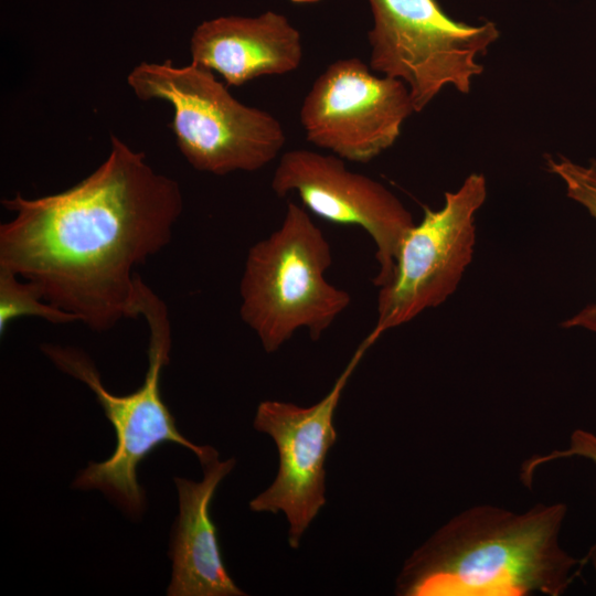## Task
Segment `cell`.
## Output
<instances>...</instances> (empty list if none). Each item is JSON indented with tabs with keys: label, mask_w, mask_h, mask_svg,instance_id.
Listing matches in <instances>:
<instances>
[{
	"label": "cell",
	"mask_w": 596,
	"mask_h": 596,
	"mask_svg": "<svg viewBox=\"0 0 596 596\" xmlns=\"http://www.w3.org/2000/svg\"><path fill=\"white\" fill-rule=\"evenodd\" d=\"M373 342L366 337L328 394L302 407L289 402L263 401L254 428L275 441L279 466L273 483L249 502L254 512H284L289 523L288 543L298 549L309 524L326 503L327 454L337 439L334 412L355 368Z\"/></svg>",
	"instance_id": "obj_8"
},
{
	"label": "cell",
	"mask_w": 596,
	"mask_h": 596,
	"mask_svg": "<svg viewBox=\"0 0 596 596\" xmlns=\"http://www.w3.org/2000/svg\"><path fill=\"white\" fill-rule=\"evenodd\" d=\"M270 187L279 198L297 193L308 210L326 221L362 227L376 248L379 272L373 284L380 288L390 281L401 243L415 223L383 184L348 170L336 155L296 149L280 157Z\"/></svg>",
	"instance_id": "obj_10"
},
{
	"label": "cell",
	"mask_w": 596,
	"mask_h": 596,
	"mask_svg": "<svg viewBox=\"0 0 596 596\" xmlns=\"http://www.w3.org/2000/svg\"><path fill=\"white\" fill-rule=\"evenodd\" d=\"M332 252L305 209L289 202L278 228L253 244L240 281L242 320L274 353L300 329L317 341L351 296L328 281Z\"/></svg>",
	"instance_id": "obj_4"
},
{
	"label": "cell",
	"mask_w": 596,
	"mask_h": 596,
	"mask_svg": "<svg viewBox=\"0 0 596 596\" xmlns=\"http://www.w3.org/2000/svg\"><path fill=\"white\" fill-rule=\"evenodd\" d=\"M486 196L485 177L472 173L457 191L445 193L443 207L424 209L401 243L390 281L379 288L377 318L368 334L373 343L456 290L472 258L475 216Z\"/></svg>",
	"instance_id": "obj_7"
},
{
	"label": "cell",
	"mask_w": 596,
	"mask_h": 596,
	"mask_svg": "<svg viewBox=\"0 0 596 596\" xmlns=\"http://www.w3.org/2000/svg\"><path fill=\"white\" fill-rule=\"evenodd\" d=\"M1 204L14 216L0 225V268L95 331L140 316L135 268L170 242L183 210L179 183L116 136L105 161L73 187Z\"/></svg>",
	"instance_id": "obj_1"
},
{
	"label": "cell",
	"mask_w": 596,
	"mask_h": 596,
	"mask_svg": "<svg viewBox=\"0 0 596 596\" xmlns=\"http://www.w3.org/2000/svg\"><path fill=\"white\" fill-rule=\"evenodd\" d=\"M290 1L296 2V3H315L320 0H290Z\"/></svg>",
	"instance_id": "obj_16"
},
{
	"label": "cell",
	"mask_w": 596,
	"mask_h": 596,
	"mask_svg": "<svg viewBox=\"0 0 596 596\" xmlns=\"http://www.w3.org/2000/svg\"><path fill=\"white\" fill-rule=\"evenodd\" d=\"M414 111L400 79L373 75L356 57L330 64L313 82L300 109L309 142L341 159L369 162L398 138Z\"/></svg>",
	"instance_id": "obj_9"
},
{
	"label": "cell",
	"mask_w": 596,
	"mask_h": 596,
	"mask_svg": "<svg viewBox=\"0 0 596 596\" xmlns=\"http://www.w3.org/2000/svg\"><path fill=\"white\" fill-rule=\"evenodd\" d=\"M21 317H38L56 324L77 321L74 315L47 302L35 284L0 268V334Z\"/></svg>",
	"instance_id": "obj_13"
},
{
	"label": "cell",
	"mask_w": 596,
	"mask_h": 596,
	"mask_svg": "<svg viewBox=\"0 0 596 596\" xmlns=\"http://www.w3.org/2000/svg\"><path fill=\"white\" fill-rule=\"evenodd\" d=\"M373 28L368 33L370 66L408 88L414 111H422L447 85L470 91L482 73L477 56L499 31L493 22L470 25L449 18L437 0H369Z\"/></svg>",
	"instance_id": "obj_6"
},
{
	"label": "cell",
	"mask_w": 596,
	"mask_h": 596,
	"mask_svg": "<svg viewBox=\"0 0 596 596\" xmlns=\"http://www.w3.org/2000/svg\"><path fill=\"white\" fill-rule=\"evenodd\" d=\"M547 167L563 182L566 194L596 220V160L581 164L566 157H549ZM596 333V301L584 307L562 324Z\"/></svg>",
	"instance_id": "obj_14"
},
{
	"label": "cell",
	"mask_w": 596,
	"mask_h": 596,
	"mask_svg": "<svg viewBox=\"0 0 596 596\" xmlns=\"http://www.w3.org/2000/svg\"><path fill=\"white\" fill-rule=\"evenodd\" d=\"M579 456L596 464V435L583 429L572 433L568 448L564 450H553L547 455L533 456L526 459L521 466L520 479L524 486L531 487L535 470L546 462Z\"/></svg>",
	"instance_id": "obj_15"
},
{
	"label": "cell",
	"mask_w": 596,
	"mask_h": 596,
	"mask_svg": "<svg viewBox=\"0 0 596 596\" xmlns=\"http://www.w3.org/2000/svg\"><path fill=\"white\" fill-rule=\"evenodd\" d=\"M139 313L150 331L148 371L142 385L127 395H115L104 386L95 364L84 351L52 343L41 345L42 352L58 370L85 383L95 393L116 433L113 455L102 462L91 461L75 479L74 487L103 491L130 515L140 514L145 507L137 468L159 445L183 446L196 455L202 466L219 458L216 449L195 445L178 430L175 419L161 397L160 375L169 362L171 326L166 304L142 280L139 284Z\"/></svg>",
	"instance_id": "obj_3"
},
{
	"label": "cell",
	"mask_w": 596,
	"mask_h": 596,
	"mask_svg": "<svg viewBox=\"0 0 596 596\" xmlns=\"http://www.w3.org/2000/svg\"><path fill=\"white\" fill-rule=\"evenodd\" d=\"M127 82L140 100L160 99L172 106L178 148L199 171L216 175L256 171L285 145L277 118L238 102L211 70L193 62L181 67L170 60L142 62Z\"/></svg>",
	"instance_id": "obj_5"
},
{
	"label": "cell",
	"mask_w": 596,
	"mask_h": 596,
	"mask_svg": "<svg viewBox=\"0 0 596 596\" xmlns=\"http://www.w3.org/2000/svg\"><path fill=\"white\" fill-rule=\"evenodd\" d=\"M564 503L523 513L490 504L451 518L405 561L396 578L402 596H558L579 561L558 535Z\"/></svg>",
	"instance_id": "obj_2"
},
{
	"label": "cell",
	"mask_w": 596,
	"mask_h": 596,
	"mask_svg": "<svg viewBox=\"0 0 596 596\" xmlns=\"http://www.w3.org/2000/svg\"><path fill=\"white\" fill-rule=\"evenodd\" d=\"M219 458L203 465L200 482L175 477L179 517L173 528L169 596H242L245 593L228 575L222 560L217 530L210 507L214 492L235 466Z\"/></svg>",
	"instance_id": "obj_12"
},
{
	"label": "cell",
	"mask_w": 596,
	"mask_h": 596,
	"mask_svg": "<svg viewBox=\"0 0 596 596\" xmlns=\"http://www.w3.org/2000/svg\"><path fill=\"white\" fill-rule=\"evenodd\" d=\"M590 555L593 557L595 570H596V545L593 547Z\"/></svg>",
	"instance_id": "obj_17"
},
{
	"label": "cell",
	"mask_w": 596,
	"mask_h": 596,
	"mask_svg": "<svg viewBox=\"0 0 596 596\" xmlns=\"http://www.w3.org/2000/svg\"><path fill=\"white\" fill-rule=\"evenodd\" d=\"M193 63L219 73L227 86L295 71L302 58L300 34L283 15L220 17L198 25L190 39Z\"/></svg>",
	"instance_id": "obj_11"
}]
</instances>
